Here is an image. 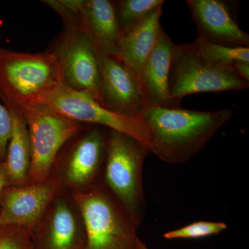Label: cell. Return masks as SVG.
I'll list each match as a JSON object with an SVG mask.
<instances>
[{
    "mask_svg": "<svg viewBox=\"0 0 249 249\" xmlns=\"http://www.w3.org/2000/svg\"><path fill=\"white\" fill-rule=\"evenodd\" d=\"M230 109L214 111L179 107H155L143 113L153 154L170 164L185 163L204 150L232 117Z\"/></svg>",
    "mask_w": 249,
    "mask_h": 249,
    "instance_id": "1",
    "label": "cell"
},
{
    "mask_svg": "<svg viewBox=\"0 0 249 249\" xmlns=\"http://www.w3.org/2000/svg\"><path fill=\"white\" fill-rule=\"evenodd\" d=\"M249 87V81L237 76L232 67L205 58L193 42L174 45L169 77L172 99L181 103L194 93L242 91Z\"/></svg>",
    "mask_w": 249,
    "mask_h": 249,
    "instance_id": "5",
    "label": "cell"
},
{
    "mask_svg": "<svg viewBox=\"0 0 249 249\" xmlns=\"http://www.w3.org/2000/svg\"><path fill=\"white\" fill-rule=\"evenodd\" d=\"M62 22L63 30L47 51L58 60L68 86L103 106L98 47L74 23Z\"/></svg>",
    "mask_w": 249,
    "mask_h": 249,
    "instance_id": "7",
    "label": "cell"
},
{
    "mask_svg": "<svg viewBox=\"0 0 249 249\" xmlns=\"http://www.w3.org/2000/svg\"><path fill=\"white\" fill-rule=\"evenodd\" d=\"M151 154L138 140L109 129L104 177L109 193L126 210L137 227L145 212L142 188L144 162Z\"/></svg>",
    "mask_w": 249,
    "mask_h": 249,
    "instance_id": "3",
    "label": "cell"
},
{
    "mask_svg": "<svg viewBox=\"0 0 249 249\" xmlns=\"http://www.w3.org/2000/svg\"><path fill=\"white\" fill-rule=\"evenodd\" d=\"M103 105L114 112L142 120L145 111L140 81L119 59L98 49Z\"/></svg>",
    "mask_w": 249,
    "mask_h": 249,
    "instance_id": "9",
    "label": "cell"
},
{
    "mask_svg": "<svg viewBox=\"0 0 249 249\" xmlns=\"http://www.w3.org/2000/svg\"><path fill=\"white\" fill-rule=\"evenodd\" d=\"M69 11V18L92 39L98 49L116 58L122 33L116 18L114 1L60 0Z\"/></svg>",
    "mask_w": 249,
    "mask_h": 249,
    "instance_id": "10",
    "label": "cell"
},
{
    "mask_svg": "<svg viewBox=\"0 0 249 249\" xmlns=\"http://www.w3.org/2000/svg\"><path fill=\"white\" fill-rule=\"evenodd\" d=\"M11 132V119L9 111L0 101V161L6 159L8 143Z\"/></svg>",
    "mask_w": 249,
    "mask_h": 249,
    "instance_id": "21",
    "label": "cell"
},
{
    "mask_svg": "<svg viewBox=\"0 0 249 249\" xmlns=\"http://www.w3.org/2000/svg\"><path fill=\"white\" fill-rule=\"evenodd\" d=\"M136 249H147V247L146 246L144 245L143 243H142V241H139L138 242H137V246H136Z\"/></svg>",
    "mask_w": 249,
    "mask_h": 249,
    "instance_id": "25",
    "label": "cell"
},
{
    "mask_svg": "<svg viewBox=\"0 0 249 249\" xmlns=\"http://www.w3.org/2000/svg\"><path fill=\"white\" fill-rule=\"evenodd\" d=\"M116 18L121 33L127 32L142 23L156 9L163 6V0L114 1Z\"/></svg>",
    "mask_w": 249,
    "mask_h": 249,
    "instance_id": "17",
    "label": "cell"
},
{
    "mask_svg": "<svg viewBox=\"0 0 249 249\" xmlns=\"http://www.w3.org/2000/svg\"><path fill=\"white\" fill-rule=\"evenodd\" d=\"M236 74L242 79L249 81V62H238L232 66Z\"/></svg>",
    "mask_w": 249,
    "mask_h": 249,
    "instance_id": "23",
    "label": "cell"
},
{
    "mask_svg": "<svg viewBox=\"0 0 249 249\" xmlns=\"http://www.w3.org/2000/svg\"><path fill=\"white\" fill-rule=\"evenodd\" d=\"M227 228V224L224 222L199 221L188 224L181 229L165 232L163 237L166 240L203 238L220 233Z\"/></svg>",
    "mask_w": 249,
    "mask_h": 249,
    "instance_id": "20",
    "label": "cell"
},
{
    "mask_svg": "<svg viewBox=\"0 0 249 249\" xmlns=\"http://www.w3.org/2000/svg\"><path fill=\"white\" fill-rule=\"evenodd\" d=\"M54 189L46 183L24 188L6 187L0 202V228L34 224L45 211Z\"/></svg>",
    "mask_w": 249,
    "mask_h": 249,
    "instance_id": "13",
    "label": "cell"
},
{
    "mask_svg": "<svg viewBox=\"0 0 249 249\" xmlns=\"http://www.w3.org/2000/svg\"><path fill=\"white\" fill-rule=\"evenodd\" d=\"M9 183L7 175L5 171L4 162L0 161V202H1V196L5 188L9 186Z\"/></svg>",
    "mask_w": 249,
    "mask_h": 249,
    "instance_id": "24",
    "label": "cell"
},
{
    "mask_svg": "<svg viewBox=\"0 0 249 249\" xmlns=\"http://www.w3.org/2000/svg\"><path fill=\"white\" fill-rule=\"evenodd\" d=\"M76 235V223L71 211L60 203L55 208L50 224L51 249H71Z\"/></svg>",
    "mask_w": 249,
    "mask_h": 249,
    "instance_id": "18",
    "label": "cell"
},
{
    "mask_svg": "<svg viewBox=\"0 0 249 249\" xmlns=\"http://www.w3.org/2000/svg\"><path fill=\"white\" fill-rule=\"evenodd\" d=\"M175 44L163 31L139 77L145 111L155 107H179L181 103L172 99L169 77ZM144 111V112H145Z\"/></svg>",
    "mask_w": 249,
    "mask_h": 249,
    "instance_id": "12",
    "label": "cell"
},
{
    "mask_svg": "<svg viewBox=\"0 0 249 249\" xmlns=\"http://www.w3.org/2000/svg\"><path fill=\"white\" fill-rule=\"evenodd\" d=\"M75 198L86 229L85 249H135L138 227L109 192L96 186Z\"/></svg>",
    "mask_w": 249,
    "mask_h": 249,
    "instance_id": "4",
    "label": "cell"
},
{
    "mask_svg": "<svg viewBox=\"0 0 249 249\" xmlns=\"http://www.w3.org/2000/svg\"><path fill=\"white\" fill-rule=\"evenodd\" d=\"M65 83L53 54L0 47V101L15 108L32 106Z\"/></svg>",
    "mask_w": 249,
    "mask_h": 249,
    "instance_id": "2",
    "label": "cell"
},
{
    "mask_svg": "<svg viewBox=\"0 0 249 249\" xmlns=\"http://www.w3.org/2000/svg\"><path fill=\"white\" fill-rule=\"evenodd\" d=\"M162 7L156 9L137 27L122 34L119 41L116 58L133 71L139 79L163 31L160 23Z\"/></svg>",
    "mask_w": 249,
    "mask_h": 249,
    "instance_id": "15",
    "label": "cell"
},
{
    "mask_svg": "<svg viewBox=\"0 0 249 249\" xmlns=\"http://www.w3.org/2000/svg\"><path fill=\"white\" fill-rule=\"evenodd\" d=\"M0 38H1V36H0Z\"/></svg>",
    "mask_w": 249,
    "mask_h": 249,
    "instance_id": "26",
    "label": "cell"
},
{
    "mask_svg": "<svg viewBox=\"0 0 249 249\" xmlns=\"http://www.w3.org/2000/svg\"><path fill=\"white\" fill-rule=\"evenodd\" d=\"M14 227L0 228V249H21L13 232Z\"/></svg>",
    "mask_w": 249,
    "mask_h": 249,
    "instance_id": "22",
    "label": "cell"
},
{
    "mask_svg": "<svg viewBox=\"0 0 249 249\" xmlns=\"http://www.w3.org/2000/svg\"><path fill=\"white\" fill-rule=\"evenodd\" d=\"M4 106L11 116V132L4 165L9 184H14L22 182L30 168V139L22 114L12 106Z\"/></svg>",
    "mask_w": 249,
    "mask_h": 249,
    "instance_id": "16",
    "label": "cell"
},
{
    "mask_svg": "<svg viewBox=\"0 0 249 249\" xmlns=\"http://www.w3.org/2000/svg\"><path fill=\"white\" fill-rule=\"evenodd\" d=\"M109 129L94 125L72 149L67 165V178L73 185H85L97 176L107 154Z\"/></svg>",
    "mask_w": 249,
    "mask_h": 249,
    "instance_id": "14",
    "label": "cell"
},
{
    "mask_svg": "<svg viewBox=\"0 0 249 249\" xmlns=\"http://www.w3.org/2000/svg\"><path fill=\"white\" fill-rule=\"evenodd\" d=\"M193 43L205 58L214 63L232 67L236 62H249V47L219 45L197 37Z\"/></svg>",
    "mask_w": 249,
    "mask_h": 249,
    "instance_id": "19",
    "label": "cell"
},
{
    "mask_svg": "<svg viewBox=\"0 0 249 249\" xmlns=\"http://www.w3.org/2000/svg\"><path fill=\"white\" fill-rule=\"evenodd\" d=\"M32 106L56 113L79 124L102 126L127 134L142 142L153 154L151 138L143 121L109 110L91 96L72 89L65 83Z\"/></svg>",
    "mask_w": 249,
    "mask_h": 249,
    "instance_id": "6",
    "label": "cell"
},
{
    "mask_svg": "<svg viewBox=\"0 0 249 249\" xmlns=\"http://www.w3.org/2000/svg\"><path fill=\"white\" fill-rule=\"evenodd\" d=\"M197 37L230 47H249V35L236 19L237 1L187 0Z\"/></svg>",
    "mask_w": 249,
    "mask_h": 249,
    "instance_id": "11",
    "label": "cell"
},
{
    "mask_svg": "<svg viewBox=\"0 0 249 249\" xmlns=\"http://www.w3.org/2000/svg\"><path fill=\"white\" fill-rule=\"evenodd\" d=\"M16 109L22 114L29 130V173L36 182L42 183L62 147L79 132L80 124L40 107L26 106Z\"/></svg>",
    "mask_w": 249,
    "mask_h": 249,
    "instance_id": "8",
    "label": "cell"
}]
</instances>
